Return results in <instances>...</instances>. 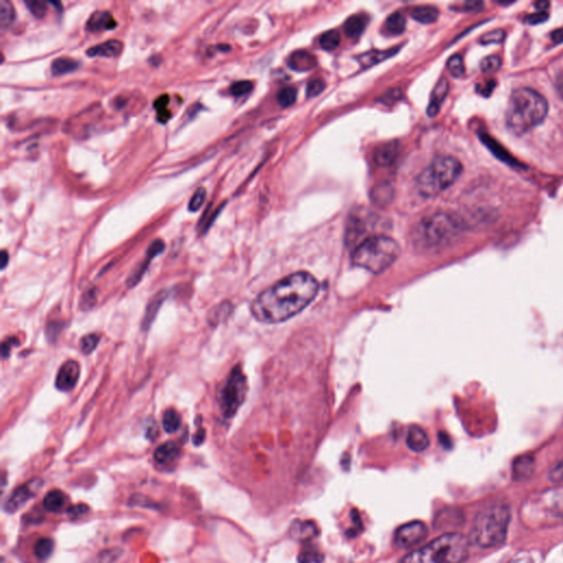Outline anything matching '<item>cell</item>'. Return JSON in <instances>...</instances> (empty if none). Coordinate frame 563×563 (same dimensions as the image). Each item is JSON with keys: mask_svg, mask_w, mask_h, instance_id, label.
<instances>
[{"mask_svg": "<svg viewBox=\"0 0 563 563\" xmlns=\"http://www.w3.org/2000/svg\"><path fill=\"white\" fill-rule=\"evenodd\" d=\"M320 284L307 272H298L278 280L260 294L251 305L258 322L278 324L300 314L316 298Z\"/></svg>", "mask_w": 563, "mask_h": 563, "instance_id": "obj_1", "label": "cell"}, {"mask_svg": "<svg viewBox=\"0 0 563 563\" xmlns=\"http://www.w3.org/2000/svg\"><path fill=\"white\" fill-rule=\"evenodd\" d=\"M548 114L544 97L532 88L512 92L506 110V126L515 135H525L544 122Z\"/></svg>", "mask_w": 563, "mask_h": 563, "instance_id": "obj_2", "label": "cell"}, {"mask_svg": "<svg viewBox=\"0 0 563 563\" xmlns=\"http://www.w3.org/2000/svg\"><path fill=\"white\" fill-rule=\"evenodd\" d=\"M463 230L459 218L445 213L433 214L419 221L411 232L414 247L421 252H435L451 243Z\"/></svg>", "mask_w": 563, "mask_h": 563, "instance_id": "obj_3", "label": "cell"}, {"mask_svg": "<svg viewBox=\"0 0 563 563\" xmlns=\"http://www.w3.org/2000/svg\"><path fill=\"white\" fill-rule=\"evenodd\" d=\"M469 552V540L461 534H446L414 550L399 563H462Z\"/></svg>", "mask_w": 563, "mask_h": 563, "instance_id": "obj_4", "label": "cell"}, {"mask_svg": "<svg viewBox=\"0 0 563 563\" xmlns=\"http://www.w3.org/2000/svg\"><path fill=\"white\" fill-rule=\"evenodd\" d=\"M399 253V243L393 238L372 236L357 246L352 253V262L371 273L379 274L394 263Z\"/></svg>", "mask_w": 563, "mask_h": 563, "instance_id": "obj_5", "label": "cell"}, {"mask_svg": "<svg viewBox=\"0 0 563 563\" xmlns=\"http://www.w3.org/2000/svg\"><path fill=\"white\" fill-rule=\"evenodd\" d=\"M463 167L452 157H438L417 179V189L425 197H433L455 184Z\"/></svg>", "mask_w": 563, "mask_h": 563, "instance_id": "obj_6", "label": "cell"}, {"mask_svg": "<svg viewBox=\"0 0 563 563\" xmlns=\"http://www.w3.org/2000/svg\"><path fill=\"white\" fill-rule=\"evenodd\" d=\"M510 512L504 506H494L484 510L475 520L472 538L482 548L503 544L507 534Z\"/></svg>", "mask_w": 563, "mask_h": 563, "instance_id": "obj_7", "label": "cell"}, {"mask_svg": "<svg viewBox=\"0 0 563 563\" xmlns=\"http://www.w3.org/2000/svg\"><path fill=\"white\" fill-rule=\"evenodd\" d=\"M247 379L239 365L232 369L225 385L220 391V411L225 419H231L237 414L247 396Z\"/></svg>", "mask_w": 563, "mask_h": 563, "instance_id": "obj_8", "label": "cell"}, {"mask_svg": "<svg viewBox=\"0 0 563 563\" xmlns=\"http://www.w3.org/2000/svg\"><path fill=\"white\" fill-rule=\"evenodd\" d=\"M375 226V217L369 209H358L353 211L349 218L347 227V242L349 244H360V240L368 239L367 235L372 231Z\"/></svg>", "mask_w": 563, "mask_h": 563, "instance_id": "obj_9", "label": "cell"}, {"mask_svg": "<svg viewBox=\"0 0 563 563\" xmlns=\"http://www.w3.org/2000/svg\"><path fill=\"white\" fill-rule=\"evenodd\" d=\"M427 526L423 522H407L395 532L394 542L399 548L409 549L419 546L427 538Z\"/></svg>", "mask_w": 563, "mask_h": 563, "instance_id": "obj_10", "label": "cell"}, {"mask_svg": "<svg viewBox=\"0 0 563 563\" xmlns=\"http://www.w3.org/2000/svg\"><path fill=\"white\" fill-rule=\"evenodd\" d=\"M42 486V481L40 479H34L28 483L18 488L12 492L11 496L8 498L5 504V510L9 514L19 510L29 502L31 498L36 495V492L39 491Z\"/></svg>", "mask_w": 563, "mask_h": 563, "instance_id": "obj_11", "label": "cell"}, {"mask_svg": "<svg viewBox=\"0 0 563 563\" xmlns=\"http://www.w3.org/2000/svg\"><path fill=\"white\" fill-rule=\"evenodd\" d=\"M80 364L75 360H68L62 364L56 375V386L60 391H70L80 379Z\"/></svg>", "mask_w": 563, "mask_h": 563, "instance_id": "obj_12", "label": "cell"}, {"mask_svg": "<svg viewBox=\"0 0 563 563\" xmlns=\"http://www.w3.org/2000/svg\"><path fill=\"white\" fill-rule=\"evenodd\" d=\"M165 249V244L162 240L157 239L154 240L152 243L150 244V247L148 248V251H147V258H145V261L143 263H141L139 265L138 268L135 270L133 273L130 274L129 276L128 280H127V284H128V288H135L137 284L142 280V276L144 275L145 272L148 270L149 264L151 263L153 259H154L155 256H159V254L162 253Z\"/></svg>", "mask_w": 563, "mask_h": 563, "instance_id": "obj_13", "label": "cell"}, {"mask_svg": "<svg viewBox=\"0 0 563 563\" xmlns=\"http://www.w3.org/2000/svg\"><path fill=\"white\" fill-rule=\"evenodd\" d=\"M117 27V21L114 16L106 10H97L88 18L86 29L90 32H102L114 30Z\"/></svg>", "mask_w": 563, "mask_h": 563, "instance_id": "obj_14", "label": "cell"}, {"mask_svg": "<svg viewBox=\"0 0 563 563\" xmlns=\"http://www.w3.org/2000/svg\"><path fill=\"white\" fill-rule=\"evenodd\" d=\"M399 154V143L397 141H389V142L383 143L375 150V164L381 167H391L397 160Z\"/></svg>", "mask_w": 563, "mask_h": 563, "instance_id": "obj_15", "label": "cell"}, {"mask_svg": "<svg viewBox=\"0 0 563 563\" xmlns=\"http://www.w3.org/2000/svg\"><path fill=\"white\" fill-rule=\"evenodd\" d=\"M124 50V43L120 40H107L102 43L92 46L86 51L90 58H117Z\"/></svg>", "mask_w": 563, "mask_h": 563, "instance_id": "obj_16", "label": "cell"}, {"mask_svg": "<svg viewBox=\"0 0 563 563\" xmlns=\"http://www.w3.org/2000/svg\"><path fill=\"white\" fill-rule=\"evenodd\" d=\"M448 92H449V82H448L447 78H441L436 85L433 93H431V102H429V106L427 108L428 116H437L441 104H443V100L447 97Z\"/></svg>", "mask_w": 563, "mask_h": 563, "instance_id": "obj_17", "label": "cell"}, {"mask_svg": "<svg viewBox=\"0 0 563 563\" xmlns=\"http://www.w3.org/2000/svg\"><path fill=\"white\" fill-rule=\"evenodd\" d=\"M288 65L292 70L298 72H308L317 65V60L310 52L300 50L290 56Z\"/></svg>", "mask_w": 563, "mask_h": 563, "instance_id": "obj_18", "label": "cell"}, {"mask_svg": "<svg viewBox=\"0 0 563 563\" xmlns=\"http://www.w3.org/2000/svg\"><path fill=\"white\" fill-rule=\"evenodd\" d=\"M394 187L391 183L383 181L377 184L371 191V201L379 207H386L394 201Z\"/></svg>", "mask_w": 563, "mask_h": 563, "instance_id": "obj_19", "label": "cell"}, {"mask_svg": "<svg viewBox=\"0 0 563 563\" xmlns=\"http://www.w3.org/2000/svg\"><path fill=\"white\" fill-rule=\"evenodd\" d=\"M318 534H320V530H318L316 524L312 522H300V520H296V522H293L292 526H290V535H292L295 540H300V542H310L312 538L318 536Z\"/></svg>", "mask_w": 563, "mask_h": 563, "instance_id": "obj_20", "label": "cell"}, {"mask_svg": "<svg viewBox=\"0 0 563 563\" xmlns=\"http://www.w3.org/2000/svg\"><path fill=\"white\" fill-rule=\"evenodd\" d=\"M406 443L414 452H423L429 447V438L423 428L413 426L407 433Z\"/></svg>", "mask_w": 563, "mask_h": 563, "instance_id": "obj_21", "label": "cell"}, {"mask_svg": "<svg viewBox=\"0 0 563 563\" xmlns=\"http://www.w3.org/2000/svg\"><path fill=\"white\" fill-rule=\"evenodd\" d=\"M179 453L181 449L179 446L173 441H169L157 448L154 451V460L160 464L172 463L179 458Z\"/></svg>", "mask_w": 563, "mask_h": 563, "instance_id": "obj_22", "label": "cell"}, {"mask_svg": "<svg viewBox=\"0 0 563 563\" xmlns=\"http://www.w3.org/2000/svg\"><path fill=\"white\" fill-rule=\"evenodd\" d=\"M165 298H167V293H157V295L149 302L148 307H147V310H145L144 317H143L142 320L143 332H147V330L150 328L151 325L153 324V322H154L155 317H157V312H159V310H160L161 306H162Z\"/></svg>", "mask_w": 563, "mask_h": 563, "instance_id": "obj_23", "label": "cell"}, {"mask_svg": "<svg viewBox=\"0 0 563 563\" xmlns=\"http://www.w3.org/2000/svg\"><path fill=\"white\" fill-rule=\"evenodd\" d=\"M80 68L78 60L72 58H58L52 62L51 73L54 76H62L75 72Z\"/></svg>", "mask_w": 563, "mask_h": 563, "instance_id": "obj_24", "label": "cell"}, {"mask_svg": "<svg viewBox=\"0 0 563 563\" xmlns=\"http://www.w3.org/2000/svg\"><path fill=\"white\" fill-rule=\"evenodd\" d=\"M411 18L423 24H431L437 21L439 10L433 6H419L411 12Z\"/></svg>", "mask_w": 563, "mask_h": 563, "instance_id": "obj_25", "label": "cell"}, {"mask_svg": "<svg viewBox=\"0 0 563 563\" xmlns=\"http://www.w3.org/2000/svg\"><path fill=\"white\" fill-rule=\"evenodd\" d=\"M367 23H368V18L365 17V16H351L347 20L346 23H344V31H346V34L349 38L356 39V38H359L363 33L365 27H367Z\"/></svg>", "mask_w": 563, "mask_h": 563, "instance_id": "obj_26", "label": "cell"}, {"mask_svg": "<svg viewBox=\"0 0 563 563\" xmlns=\"http://www.w3.org/2000/svg\"><path fill=\"white\" fill-rule=\"evenodd\" d=\"M396 52L397 48H395V50H387V51L367 52V53H363L358 56V60L363 68H371L375 64L381 63L383 60H387L391 56H394Z\"/></svg>", "mask_w": 563, "mask_h": 563, "instance_id": "obj_27", "label": "cell"}, {"mask_svg": "<svg viewBox=\"0 0 563 563\" xmlns=\"http://www.w3.org/2000/svg\"><path fill=\"white\" fill-rule=\"evenodd\" d=\"M66 504V496L60 490L48 492L43 498V506L48 512H58L63 510Z\"/></svg>", "mask_w": 563, "mask_h": 563, "instance_id": "obj_28", "label": "cell"}, {"mask_svg": "<svg viewBox=\"0 0 563 563\" xmlns=\"http://www.w3.org/2000/svg\"><path fill=\"white\" fill-rule=\"evenodd\" d=\"M406 29V19L399 12L391 14L385 21V30L391 36H399Z\"/></svg>", "mask_w": 563, "mask_h": 563, "instance_id": "obj_29", "label": "cell"}, {"mask_svg": "<svg viewBox=\"0 0 563 563\" xmlns=\"http://www.w3.org/2000/svg\"><path fill=\"white\" fill-rule=\"evenodd\" d=\"M181 419L179 411L169 409L163 415V428L167 433H173L181 427Z\"/></svg>", "mask_w": 563, "mask_h": 563, "instance_id": "obj_30", "label": "cell"}, {"mask_svg": "<svg viewBox=\"0 0 563 563\" xmlns=\"http://www.w3.org/2000/svg\"><path fill=\"white\" fill-rule=\"evenodd\" d=\"M54 544L50 538H41L34 544V554L40 560H46L53 552Z\"/></svg>", "mask_w": 563, "mask_h": 563, "instance_id": "obj_31", "label": "cell"}, {"mask_svg": "<svg viewBox=\"0 0 563 563\" xmlns=\"http://www.w3.org/2000/svg\"><path fill=\"white\" fill-rule=\"evenodd\" d=\"M15 8L12 4L8 0H1L0 1V24L1 27H9L12 21L15 20Z\"/></svg>", "mask_w": 563, "mask_h": 563, "instance_id": "obj_32", "label": "cell"}, {"mask_svg": "<svg viewBox=\"0 0 563 563\" xmlns=\"http://www.w3.org/2000/svg\"><path fill=\"white\" fill-rule=\"evenodd\" d=\"M341 36L337 30L325 32L320 38V46L325 51H334L340 44Z\"/></svg>", "mask_w": 563, "mask_h": 563, "instance_id": "obj_33", "label": "cell"}, {"mask_svg": "<svg viewBox=\"0 0 563 563\" xmlns=\"http://www.w3.org/2000/svg\"><path fill=\"white\" fill-rule=\"evenodd\" d=\"M169 102V95H163V96L159 97L154 102V108L157 109V120L162 122V124H164V122H167V121H169V118H171V112H169V108H167Z\"/></svg>", "mask_w": 563, "mask_h": 563, "instance_id": "obj_34", "label": "cell"}, {"mask_svg": "<svg viewBox=\"0 0 563 563\" xmlns=\"http://www.w3.org/2000/svg\"><path fill=\"white\" fill-rule=\"evenodd\" d=\"M532 465H534V460L532 457H520V459L516 460L514 464V472L515 475L528 476L532 471Z\"/></svg>", "mask_w": 563, "mask_h": 563, "instance_id": "obj_35", "label": "cell"}, {"mask_svg": "<svg viewBox=\"0 0 563 563\" xmlns=\"http://www.w3.org/2000/svg\"><path fill=\"white\" fill-rule=\"evenodd\" d=\"M296 98H298V90L293 88H283L278 94V104L284 108H288V107L295 104Z\"/></svg>", "mask_w": 563, "mask_h": 563, "instance_id": "obj_36", "label": "cell"}, {"mask_svg": "<svg viewBox=\"0 0 563 563\" xmlns=\"http://www.w3.org/2000/svg\"><path fill=\"white\" fill-rule=\"evenodd\" d=\"M448 68H449L450 74H451L453 78H462V76L464 75V73H465L462 56H459V54L451 56L449 60H448Z\"/></svg>", "mask_w": 563, "mask_h": 563, "instance_id": "obj_37", "label": "cell"}, {"mask_svg": "<svg viewBox=\"0 0 563 563\" xmlns=\"http://www.w3.org/2000/svg\"><path fill=\"white\" fill-rule=\"evenodd\" d=\"M206 196H207V191H206L205 187H199V189H196L195 193L191 196V199H189V211H191V213L199 211L203 207L204 203H205Z\"/></svg>", "mask_w": 563, "mask_h": 563, "instance_id": "obj_38", "label": "cell"}, {"mask_svg": "<svg viewBox=\"0 0 563 563\" xmlns=\"http://www.w3.org/2000/svg\"><path fill=\"white\" fill-rule=\"evenodd\" d=\"M26 6L32 15L38 19H42L48 14V4L41 0H26Z\"/></svg>", "mask_w": 563, "mask_h": 563, "instance_id": "obj_39", "label": "cell"}, {"mask_svg": "<svg viewBox=\"0 0 563 563\" xmlns=\"http://www.w3.org/2000/svg\"><path fill=\"white\" fill-rule=\"evenodd\" d=\"M100 344V336L96 334L86 335L80 339V350L84 354H90Z\"/></svg>", "mask_w": 563, "mask_h": 563, "instance_id": "obj_40", "label": "cell"}, {"mask_svg": "<svg viewBox=\"0 0 563 563\" xmlns=\"http://www.w3.org/2000/svg\"><path fill=\"white\" fill-rule=\"evenodd\" d=\"M298 560L300 563H320L322 561V554L314 547H310V548L306 547L300 552Z\"/></svg>", "mask_w": 563, "mask_h": 563, "instance_id": "obj_41", "label": "cell"}, {"mask_svg": "<svg viewBox=\"0 0 563 563\" xmlns=\"http://www.w3.org/2000/svg\"><path fill=\"white\" fill-rule=\"evenodd\" d=\"M229 307L230 305L225 302V304L219 305L217 307L214 308L209 312V322L213 325H217L223 322L226 317L229 315Z\"/></svg>", "mask_w": 563, "mask_h": 563, "instance_id": "obj_42", "label": "cell"}, {"mask_svg": "<svg viewBox=\"0 0 563 563\" xmlns=\"http://www.w3.org/2000/svg\"><path fill=\"white\" fill-rule=\"evenodd\" d=\"M504 39H505V31L502 29H496L482 36L480 42H481L482 44L488 46V44L502 43Z\"/></svg>", "mask_w": 563, "mask_h": 563, "instance_id": "obj_43", "label": "cell"}, {"mask_svg": "<svg viewBox=\"0 0 563 563\" xmlns=\"http://www.w3.org/2000/svg\"><path fill=\"white\" fill-rule=\"evenodd\" d=\"M252 88H253V84L250 80H240V82L233 83L230 86V94L232 96L241 97L251 92Z\"/></svg>", "mask_w": 563, "mask_h": 563, "instance_id": "obj_44", "label": "cell"}, {"mask_svg": "<svg viewBox=\"0 0 563 563\" xmlns=\"http://www.w3.org/2000/svg\"><path fill=\"white\" fill-rule=\"evenodd\" d=\"M500 65H502V60H500V56H488L481 62V70L484 73H495L500 70Z\"/></svg>", "mask_w": 563, "mask_h": 563, "instance_id": "obj_45", "label": "cell"}, {"mask_svg": "<svg viewBox=\"0 0 563 563\" xmlns=\"http://www.w3.org/2000/svg\"><path fill=\"white\" fill-rule=\"evenodd\" d=\"M325 88H326V84H325L324 80H314L312 82L308 83L307 85V96L308 97H316L318 95L322 94L324 92Z\"/></svg>", "mask_w": 563, "mask_h": 563, "instance_id": "obj_46", "label": "cell"}, {"mask_svg": "<svg viewBox=\"0 0 563 563\" xmlns=\"http://www.w3.org/2000/svg\"><path fill=\"white\" fill-rule=\"evenodd\" d=\"M95 302H96V294H95V290H92L83 295L82 300H80V307L84 310H90L94 306Z\"/></svg>", "mask_w": 563, "mask_h": 563, "instance_id": "obj_47", "label": "cell"}, {"mask_svg": "<svg viewBox=\"0 0 563 563\" xmlns=\"http://www.w3.org/2000/svg\"><path fill=\"white\" fill-rule=\"evenodd\" d=\"M401 96H403V92L399 90V88H395V90H389L386 95L383 96L382 102H384V104H394L395 102L401 100Z\"/></svg>", "mask_w": 563, "mask_h": 563, "instance_id": "obj_48", "label": "cell"}, {"mask_svg": "<svg viewBox=\"0 0 563 563\" xmlns=\"http://www.w3.org/2000/svg\"><path fill=\"white\" fill-rule=\"evenodd\" d=\"M547 19H548V14H546V11H538L535 12L532 15L527 16L526 19H525V22H527L530 24H540L546 21Z\"/></svg>", "mask_w": 563, "mask_h": 563, "instance_id": "obj_49", "label": "cell"}, {"mask_svg": "<svg viewBox=\"0 0 563 563\" xmlns=\"http://www.w3.org/2000/svg\"><path fill=\"white\" fill-rule=\"evenodd\" d=\"M88 510H90V508L88 506L80 504V505H75L68 508V515L72 516L73 518H78L82 517L85 514H88Z\"/></svg>", "mask_w": 563, "mask_h": 563, "instance_id": "obj_50", "label": "cell"}, {"mask_svg": "<svg viewBox=\"0 0 563 563\" xmlns=\"http://www.w3.org/2000/svg\"><path fill=\"white\" fill-rule=\"evenodd\" d=\"M60 330H62L60 324H58V322H52V324L46 328V336H48V340H52V339L56 340Z\"/></svg>", "mask_w": 563, "mask_h": 563, "instance_id": "obj_51", "label": "cell"}, {"mask_svg": "<svg viewBox=\"0 0 563 563\" xmlns=\"http://www.w3.org/2000/svg\"><path fill=\"white\" fill-rule=\"evenodd\" d=\"M550 478H552L554 482L563 481V460L560 463L557 464L556 467L552 469V473H550Z\"/></svg>", "mask_w": 563, "mask_h": 563, "instance_id": "obj_52", "label": "cell"}, {"mask_svg": "<svg viewBox=\"0 0 563 563\" xmlns=\"http://www.w3.org/2000/svg\"><path fill=\"white\" fill-rule=\"evenodd\" d=\"M483 4L476 3V1H468L464 3L462 6H458L456 10H462V11H472V10L481 9Z\"/></svg>", "mask_w": 563, "mask_h": 563, "instance_id": "obj_53", "label": "cell"}, {"mask_svg": "<svg viewBox=\"0 0 563 563\" xmlns=\"http://www.w3.org/2000/svg\"><path fill=\"white\" fill-rule=\"evenodd\" d=\"M12 344H17V342H16V340L14 338L8 339V340H6L5 342H4L3 348H1V353H3L4 359L8 358V357H9Z\"/></svg>", "mask_w": 563, "mask_h": 563, "instance_id": "obj_54", "label": "cell"}, {"mask_svg": "<svg viewBox=\"0 0 563 563\" xmlns=\"http://www.w3.org/2000/svg\"><path fill=\"white\" fill-rule=\"evenodd\" d=\"M145 436L147 438L150 440H154L157 436V426L154 421H150V425L147 427V431H145Z\"/></svg>", "mask_w": 563, "mask_h": 563, "instance_id": "obj_55", "label": "cell"}, {"mask_svg": "<svg viewBox=\"0 0 563 563\" xmlns=\"http://www.w3.org/2000/svg\"><path fill=\"white\" fill-rule=\"evenodd\" d=\"M556 88L559 96H560L561 100H563V70L560 73V74H559L558 76H557Z\"/></svg>", "mask_w": 563, "mask_h": 563, "instance_id": "obj_56", "label": "cell"}, {"mask_svg": "<svg viewBox=\"0 0 563 563\" xmlns=\"http://www.w3.org/2000/svg\"><path fill=\"white\" fill-rule=\"evenodd\" d=\"M204 440H205V431L201 428V429H199V431L196 433V435L194 436L193 441L196 446H199L204 443Z\"/></svg>", "mask_w": 563, "mask_h": 563, "instance_id": "obj_57", "label": "cell"}, {"mask_svg": "<svg viewBox=\"0 0 563 563\" xmlns=\"http://www.w3.org/2000/svg\"><path fill=\"white\" fill-rule=\"evenodd\" d=\"M552 40L554 43L559 44L563 42V28L556 30L552 33Z\"/></svg>", "mask_w": 563, "mask_h": 563, "instance_id": "obj_58", "label": "cell"}, {"mask_svg": "<svg viewBox=\"0 0 563 563\" xmlns=\"http://www.w3.org/2000/svg\"><path fill=\"white\" fill-rule=\"evenodd\" d=\"M8 260H9V254L7 253L6 250H4V251L1 252V270H4V268L7 266Z\"/></svg>", "mask_w": 563, "mask_h": 563, "instance_id": "obj_59", "label": "cell"}, {"mask_svg": "<svg viewBox=\"0 0 563 563\" xmlns=\"http://www.w3.org/2000/svg\"><path fill=\"white\" fill-rule=\"evenodd\" d=\"M535 7L538 9V11H546L547 8L549 7V3H546V1H538V3L535 4Z\"/></svg>", "mask_w": 563, "mask_h": 563, "instance_id": "obj_60", "label": "cell"}, {"mask_svg": "<svg viewBox=\"0 0 563 563\" xmlns=\"http://www.w3.org/2000/svg\"><path fill=\"white\" fill-rule=\"evenodd\" d=\"M512 563H530V562H528V560H522V559L518 558V560L516 561V562H512Z\"/></svg>", "mask_w": 563, "mask_h": 563, "instance_id": "obj_61", "label": "cell"}]
</instances>
